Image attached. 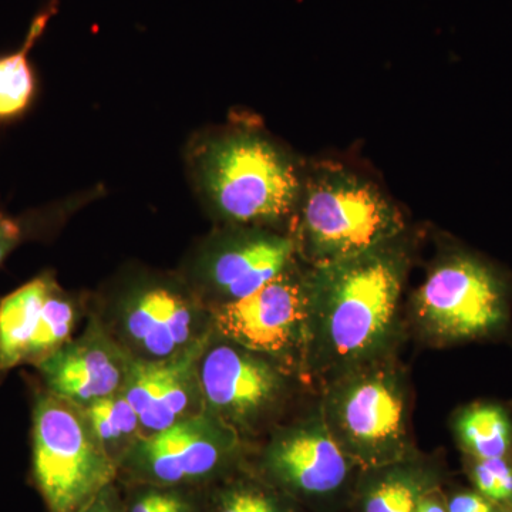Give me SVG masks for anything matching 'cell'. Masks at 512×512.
Returning <instances> with one entry per match:
<instances>
[{"label":"cell","instance_id":"cell-1","mask_svg":"<svg viewBox=\"0 0 512 512\" xmlns=\"http://www.w3.org/2000/svg\"><path fill=\"white\" fill-rule=\"evenodd\" d=\"M400 238L306 272L309 343L303 372L325 384L389 356L399 336L410 266L409 249Z\"/></svg>","mask_w":512,"mask_h":512},{"label":"cell","instance_id":"cell-2","mask_svg":"<svg viewBox=\"0 0 512 512\" xmlns=\"http://www.w3.org/2000/svg\"><path fill=\"white\" fill-rule=\"evenodd\" d=\"M320 413L357 467L412 456L410 393L389 356L346 370L323 384Z\"/></svg>","mask_w":512,"mask_h":512},{"label":"cell","instance_id":"cell-3","mask_svg":"<svg viewBox=\"0 0 512 512\" xmlns=\"http://www.w3.org/2000/svg\"><path fill=\"white\" fill-rule=\"evenodd\" d=\"M198 183L214 211L232 224H272L295 212L302 183L291 158L271 141L235 133L198 153Z\"/></svg>","mask_w":512,"mask_h":512},{"label":"cell","instance_id":"cell-4","mask_svg":"<svg viewBox=\"0 0 512 512\" xmlns=\"http://www.w3.org/2000/svg\"><path fill=\"white\" fill-rule=\"evenodd\" d=\"M119 464L83 407L42 390L32 412V473L49 512H80L109 488Z\"/></svg>","mask_w":512,"mask_h":512},{"label":"cell","instance_id":"cell-5","mask_svg":"<svg viewBox=\"0 0 512 512\" xmlns=\"http://www.w3.org/2000/svg\"><path fill=\"white\" fill-rule=\"evenodd\" d=\"M296 252L311 266L329 264L402 237L399 210L377 190L346 171H323L302 187Z\"/></svg>","mask_w":512,"mask_h":512},{"label":"cell","instance_id":"cell-6","mask_svg":"<svg viewBox=\"0 0 512 512\" xmlns=\"http://www.w3.org/2000/svg\"><path fill=\"white\" fill-rule=\"evenodd\" d=\"M512 282L483 256L453 249L414 293L417 328L441 345L493 338L511 318Z\"/></svg>","mask_w":512,"mask_h":512},{"label":"cell","instance_id":"cell-7","mask_svg":"<svg viewBox=\"0 0 512 512\" xmlns=\"http://www.w3.org/2000/svg\"><path fill=\"white\" fill-rule=\"evenodd\" d=\"M214 332L229 342L274 360L282 367H305L309 343L306 272L286 269L261 289L224 303L212 313Z\"/></svg>","mask_w":512,"mask_h":512},{"label":"cell","instance_id":"cell-8","mask_svg":"<svg viewBox=\"0 0 512 512\" xmlns=\"http://www.w3.org/2000/svg\"><path fill=\"white\" fill-rule=\"evenodd\" d=\"M239 437L237 431L204 409L167 429L140 437L121 457L119 468L150 487L205 481L234 463L241 447Z\"/></svg>","mask_w":512,"mask_h":512},{"label":"cell","instance_id":"cell-9","mask_svg":"<svg viewBox=\"0 0 512 512\" xmlns=\"http://www.w3.org/2000/svg\"><path fill=\"white\" fill-rule=\"evenodd\" d=\"M205 409L239 436L258 429L284 403L289 382L274 360L214 335L198 363Z\"/></svg>","mask_w":512,"mask_h":512},{"label":"cell","instance_id":"cell-10","mask_svg":"<svg viewBox=\"0 0 512 512\" xmlns=\"http://www.w3.org/2000/svg\"><path fill=\"white\" fill-rule=\"evenodd\" d=\"M119 323L124 348L141 360L178 355L212 330L197 299L158 281L143 282L124 295Z\"/></svg>","mask_w":512,"mask_h":512},{"label":"cell","instance_id":"cell-11","mask_svg":"<svg viewBox=\"0 0 512 512\" xmlns=\"http://www.w3.org/2000/svg\"><path fill=\"white\" fill-rule=\"evenodd\" d=\"M355 466L330 434L319 407L276 431L262 456L268 477L286 493L303 498L338 493Z\"/></svg>","mask_w":512,"mask_h":512},{"label":"cell","instance_id":"cell-12","mask_svg":"<svg viewBox=\"0 0 512 512\" xmlns=\"http://www.w3.org/2000/svg\"><path fill=\"white\" fill-rule=\"evenodd\" d=\"M295 239L264 229H239L212 241L198 261L202 285L224 303L247 298L291 268Z\"/></svg>","mask_w":512,"mask_h":512},{"label":"cell","instance_id":"cell-13","mask_svg":"<svg viewBox=\"0 0 512 512\" xmlns=\"http://www.w3.org/2000/svg\"><path fill=\"white\" fill-rule=\"evenodd\" d=\"M212 335L214 329L167 359H134L123 393L136 410L143 436L167 429L205 409L198 363Z\"/></svg>","mask_w":512,"mask_h":512},{"label":"cell","instance_id":"cell-14","mask_svg":"<svg viewBox=\"0 0 512 512\" xmlns=\"http://www.w3.org/2000/svg\"><path fill=\"white\" fill-rule=\"evenodd\" d=\"M134 359L100 323L92 322L79 339L64 343L36 367L46 390L86 407L123 392Z\"/></svg>","mask_w":512,"mask_h":512},{"label":"cell","instance_id":"cell-15","mask_svg":"<svg viewBox=\"0 0 512 512\" xmlns=\"http://www.w3.org/2000/svg\"><path fill=\"white\" fill-rule=\"evenodd\" d=\"M360 508L362 512H414L421 498L439 483L434 468L416 456L366 468Z\"/></svg>","mask_w":512,"mask_h":512},{"label":"cell","instance_id":"cell-16","mask_svg":"<svg viewBox=\"0 0 512 512\" xmlns=\"http://www.w3.org/2000/svg\"><path fill=\"white\" fill-rule=\"evenodd\" d=\"M56 281L43 274L0 301V377L28 363L43 306Z\"/></svg>","mask_w":512,"mask_h":512},{"label":"cell","instance_id":"cell-17","mask_svg":"<svg viewBox=\"0 0 512 512\" xmlns=\"http://www.w3.org/2000/svg\"><path fill=\"white\" fill-rule=\"evenodd\" d=\"M453 426L454 436L468 457H512V417L501 404H468L456 414Z\"/></svg>","mask_w":512,"mask_h":512},{"label":"cell","instance_id":"cell-18","mask_svg":"<svg viewBox=\"0 0 512 512\" xmlns=\"http://www.w3.org/2000/svg\"><path fill=\"white\" fill-rule=\"evenodd\" d=\"M56 12L57 2L52 0L33 18L22 47L0 57V121L16 119L29 109L35 96V74L30 66L29 53Z\"/></svg>","mask_w":512,"mask_h":512},{"label":"cell","instance_id":"cell-19","mask_svg":"<svg viewBox=\"0 0 512 512\" xmlns=\"http://www.w3.org/2000/svg\"><path fill=\"white\" fill-rule=\"evenodd\" d=\"M83 409L97 437L117 464L128 448L143 436L136 410L123 392L103 397Z\"/></svg>","mask_w":512,"mask_h":512},{"label":"cell","instance_id":"cell-20","mask_svg":"<svg viewBox=\"0 0 512 512\" xmlns=\"http://www.w3.org/2000/svg\"><path fill=\"white\" fill-rule=\"evenodd\" d=\"M74 323H76V308L56 282L43 306L39 329L30 345L26 365L36 366L57 349L62 348L64 343L69 342Z\"/></svg>","mask_w":512,"mask_h":512},{"label":"cell","instance_id":"cell-21","mask_svg":"<svg viewBox=\"0 0 512 512\" xmlns=\"http://www.w3.org/2000/svg\"><path fill=\"white\" fill-rule=\"evenodd\" d=\"M477 493L507 510L512 507V457L470 458Z\"/></svg>","mask_w":512,"mask_h":512},{"label":"cell","instance_id":"cell-22","mask_svg":"<svg viewBox=\"0 0 512 512\" xmlns=\"http://www.w3.org/2000/svg\"><path fill=\"white\" fill-rule=\"evenodd\" d=\"M212 512H293L278 495L262 485L234 483L222 488Z\"/></svg>","mask_w":512,"mask_h":512},{"label":"cell","instance_id":"cell-23","mask_svg":"<svg viewBox=\"0 0 512 512\" xmlns=\"http://www.w3.org/2000/svg\"><path fill=\"white\" fill-rule=\"evenodd\" d=\"M128 512H195L190 501L177 491L151 487L134 498Z\"/></svg>","mask_w":512,"mask_h":512},{"label":"cell","instance_id":"cell-24","mask_svg":"<svg viewBox=\"0 0 512 512\" xmlns=\"http://www.w3.org/2000/svg\"><path fill=\"white\" fill-rule=\"evenodd\" d=\"M30 228L32 222L26 218L10 217L0 212V265L13 249L29 237Z\"/></svg>","mask_w":512,"mask_h":512},{"label":"cell","instance_id":"cell-25","mask_svg":"<svg viewBox=\"0 0 512 512\" xmlns=\"http://www.w3.org/2000/svg\"><path fill=\"white\" fill-rule=\"evenodd\" d=\"M448 512H504L477 491H460L447 501Z\"/></svg>","mask_w":512,"mask_h":512},{"label":"cell","instance_id":"cell-26","mask_svg":"<svg viewBox=\"0 0 512 512\" xmlns=\"http://www.w3.org/2000/svg\"><path fill=\"white\" fill-rule=\"evenodd\" d=\"M80 512H121V508L119 500H117L116 494H114L110 485Z\"/></svg>","mask_w":512,"mask_h":512},{"label":"cell","instance_id":"cell-27","mask_svg":"<svg viewBox=\"0 0 512 512\" xmlns=\"http://www.w3.org/2000/svg\"><path fill=\"white\" fill-rule=\"evenodd\" d=\"M414 512H448L447 504L444 503L443 498L437 493L427 494L426 497L421 498L419 505H417Z\"/></svg>","mask_w":512,"mask_h":512},{"label":"cell","instance_id":"cell-28","mask_svg":"<svg viewBox=\"0 0 512 512\" xmlns=\"http://www.w3.org/2000/svg\"><path fill=\"white\" fill-rule=\"evenodd\" d=\"M504 512H512V507L511 508H507V510H504Z\"/></svg>","mask_w":512,"mask_h":512}]
</instances>
